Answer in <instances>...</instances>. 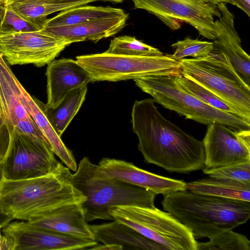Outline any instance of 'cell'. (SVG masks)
Segmentation results:
<instances>
[{
  "mask_svg": "<svg viewBox=\"0 0 250 250\" xmlns=\"http://www.w3.org/2000/svg\"><path fill=\"white\" fill-rule=\"evenodd\" d=\"M13 219V217L4 210L0 202V228L5 227Z\"/></svg>",
  "mask_w": 250,
  "mask_h": 250,
  "instance_id": "e575fe53",
  "label": "cell"
},
{
  "mask_svg": "<svg viewBox=\"0 0 250 250\" xmlns=\"http://www.w3.org/2000/svg\"><path fill=\"white\" fill-rule=\"evenodd\" d=\"M153 99L135 101L132 106L133 131L144 161L170 172L187 173L204 168L202 141L166 119Z\"/></svg>",
  "mask_w": 250,
  "mask_h": 250,
  "instance_id": "6da1fadb",
  "label": "cell"
},
{
  "mask_svg": "<svg viewBox=\"0 0 250 250\" xmlns=\"http://www.w3.org/2000/svg\"><path fill=\"white\" fill-rule=\"evenodd\" d=\"M109 54L130 56H157L164 54L158 49L137 40L125 35L111 40L108 49Z\"/></svg>",
  "mask_w": 250,
  "mask_h": 250,
  "instance_id": "484cf974",
  "label": "cell"
},
{
  "mask_svg": "<svg viewBox=\"0 0 250 250\" xmlns=\"http://www.w3.org/2000/svg\"><path fill=\"white\" fill-rule=\"evenodd\" d=\"M70 45L45 29L22 33L0 31V54L9 64H48Z\"/></svg>",
  "mask_w": 250,
  "mask_h": 250,
  "instance_id": "8fae6325",
  "label": "cell"
},
{
  "mask_svg": "<svg viewBox=\"0 0 250 250\" xmlns=\"http://www.w3.org/2000/svg\"><path fill=\"white\" fill-rule=\"evenodd\" d=\"M48 107H56L71 91L87 86L92 82L87 71L76 60L71 59L54 60L47 64Z\"/></svg>",
  "mask_w": 250,
  "mask_h": 250,
  "instance_id": "9a60e30c",
  "label": "cell"
},
{
  "mask_svg": "<svg viewBox=\"0 0 250 250\" xmlns=\"http://www.w3.org/2000/svg\"><path fill=\"white\" fill-rule=\"evenodd\" d=\"M181 75L206 88L250 122V87L223 53L179 61Z\"/></svg>",
  "mask_w": 250,
  "mask_h": 250,
  "instance_id": "5b68a950",
  "label": "cell"
},
{
  "mask_svg": "<svg viewBox=\"0 0 250 250\" xmlns=\"http://www.w3.org/2000/svg\"></svg>",
  "mask_w": 250,
  "mask_h": 250,
  "instance_id": "7bdbcfd3",
  "label": "cell"
},
{
  "mask_svg": "<svg viewBox=\"0 0 250 250\" xmlns=\"http://www.w3.org/2000/svg\"><path fill=\"white\" fill-rule=\"evenodd\" d=\"M95 166L88 157H84L70 176L72 185L86 198L81 205L87 222L97 219L114 221L109 209L117 206L155 207L156 193L127 182L97 174Z\"/></svg>",
  "mask_w": 250,
  "mask_h": 250,
  "instance_id": "277c9868",
  "label": "cell"
},
{
  "mask_svg": "<svg viewBox=\"0 0 250 250\" xmlns=\"http://www.w3.org/2000/svg\"><path fill=\"white\" fill-rule=\"evenodd\" d=\"M9 64L0 54V100L5 123L14 128L21 120H31L20 97V90Z\"/></svg>",
  "mask_w": 250,
  "mask_h": 250,
  "instance_id": "44dd1931",
  "label": "cell"
},
{
  "mask_svg": "<svg viewBox=\"0 0 250 250\" xmlns=\"http://www.w3.org/2000/svg\"><path fill=\"white\" fill-rule=\"evenodd\" d=\"M126 14L119 8L86 4L60 11L56 16L47 19L44 28L71 25L93 20L122 17Z\"/></svg>",
  "mask_w": 250,
  "mask_h": 250,
  "instance_id": "7402d4cb",
  "label": "cell"
},
{
  "mask_svg": "<svg viewBox=\"0 0 250 250\" xmlns=\"http://www.w3.org/2000/svg\"><path fill=\"white\" fill-rule=\"evenodd\" d=\"M0 228V250H15L14 241L10 237L2 235Z\"/></svg>",
  "mask_w": 250,
  "mask_h": 250,
  "instance_id": "836d02e7",
  "label": "cell"
},
{
  "mask_svg": "<svg viewBox=\"0 0 250 250\" xmlns=\"http://www.w3.org/2000/svg\"><path fill=\"white\" fill-rule=\"evenodd\" d=\"M103 1H110V2H113L115 3H121L125 1V0H101Z\"/></svg>",
  "mask_w": 250,
  "mask_h": 250,
  "instance_id": "ab89813d",
  "label": "cell"
},
{
  "mask_svg": "<svg viewBox=\"0 0 250 250\" xmlns=\"http://www.w3.org/2000/svg\"><path fill=\"white\" fill-rule=\"evenodd\" d=\"M94 239L104 244H114L123 250H165L161 245L149 239L132 228L116 220L89 225Z\"/></svg>",
  "mask_w": 250,
  "mask_h": 250,
  "instance_id": "ffe728a7",
  "label": "cell"
},
{
  "mask_svg": "<svg viewBox=\"0 0 250 250\" xmlns=\"http://www.w3.org/2000/svg\"><path fill=\"white\" fill-rule=\"evenodd\" d=\"M87 91V86L71 91L54 108L48 107L44 104L45 115L60 137L79 111L85 100Z\"/></svg>",
  "mask_w": 250,
  "mask_h": 250,
  "instance_id": "cb8c5ba5",
  "label": "cell"
},
{
  "mask_svg": "<svg viewBox=\"0 0 250 250\" xmlns=\"http://www.w3.org/2000/svg\"><path fill=\"white\" fill-rule=\"evenodd\" d=\"M97 174L117 179L164 196L186 189V183L146 171L133 163L113 158H104L96 165Z\"/></svg>",
  "mask_w": 250,
  "mask_h": 250,
  "instance_id": "5bb4252c",
  "label": "cell"
},
{
  "mask_svg": "<svg viewBox=\"0 0 250 250\" xmlns=\"http://www.w3.org/2000/svg\"><path fill=\"white\" fill-rule=\"evenodd\" d=\"M43 28V26L23 18L4 3L0 4V31L22 33Z\"/></svg>",
  "mask_w": 250,
  "mask_h": 250,
  "instance_id": "f1b7e54d",
  "label": "cell"
},
{
  "mask_svg": "<svg viewBox=\"0 0 250 250\" xmlns=\"http://www.w3.org/2000/svg\"><path fill=\"white\" fill-rule=\"evenodd\" d=\"M133 80L155 103L186 119L206 125L219 123L234 131L250 129V122L217 109L184 90L175 81V75L148 76Z\"/></svg>",
  "mask_w": 250,
  "mask_h": 250,
  "instance_id": "8992f818",
  "label": "cell"
},
{
  "mask_svg": "<svg viewBox=\"0 0 250 250\" xmlns=\"http://www.w3.org/2000/svg\"><path fill=\"white\" fill-rule=\"evenodd\" d=\"M216 5L221 16L215 20L218 35L213 41L212 52L226 54L234 67L250 85V58L242 48L241 39L234 25V15L226 3L221 2Z\"/></svg>",
  "mask_w": 250,
  "mask_h": 250,
  "instance_id": "2e32d148",
  "label": "cell"
},
{
  "mask_svg": "<svg viewBox=\"0 0 250 250\" xmlns=\"http://www.w3.org/2000/svg\"><path fill=\"white\" fill-rule=\"evenodd\" d=\"M81 204L64 206L40 214L27 222L33 226L51 231L95 239Z\"/></svg>",
  "mask_w": 250,
  "mask_h": 250,
  "instance_id": "e0dca14e",
  "label": "cell"
},
{
  "mask_svg": "<svg viewBox=\"0 0 250 250\" xmlns=\"http://www.w3.org/2000/svg\"><path fill=\"white\" fill-rule=\"evenodd\" d=\"M207 242L197 241V250H250V242L243 234L225 229Z\"/></svg>",
  "mask_w": 250,
  "mask_h": 250,
  "instance_id": "83f0119b",
  "label": "cell"
},
{
  "mask_svg": "<svg viewBox=\"0 0 250 250\" xmlns=\"http://www.w3.org/2000/svg\"><path fill=\"white\" fill-rule=\"evenodd\" d=\"M76 60L89 74L92 82H118L148 76L181 75L179 61L170 55L130 56L105 52L76 57Z\"/></svg>",
  "mask_w": 250,
  "mask_h": 250,
  "instance_id": "52a82bcc",
  "label": "cell"
},
{
  "mask_svg": "<svg viewBox=\"0 0 250 250\" xmlns=\"http://www.w3.org/2000/svg\"><path fill=\"white\" fill-rule=\"evenodd\" d=\"M3 3L23 18L44 27L49 15L85 5L79 2L56 4L42 0H6Z\"/></svg>",
  "mask_w": 250,
  "mask_h": 250,
  "instance_id": "d4e9b609",
  "label": "cell"
},
{
  "mask_svg": "<svg viewBox=\"0 0 250 250\" xmlns=\"http://www.w3.org/2000/svg\"><path fill=\"white\" fill-rule=\"evenodd\" d=\"M90 250H122V248L117 245L114 244H104L100 245L98 244L92 248Z\"/></svg>",
  "mask_w": 250,
  "mask_h": 250,
  "instance_id": "74e56055",
  "label": "cell"
},
{
  "mask_svg": "<svg viewBox=\"0 0 250 250\" xmlns=\"http://www.w3.org/2000/svg\"><path fill=\"white\" fill-rule=\"evenodd\" d=\"M211 1L215 4L222 2L226 4L229 3L234 5V2L233 0H211Z\"/></svg>",
  "mask_w": 250,
  "mask_h": 250,
  "instance_id": "f35d334b",
  "label": "cell"
},
{
  "mask_svg": "<svg viewBox=\"0 0 250 250\" xmlns=\"http://www.w3.org/2000/svg\"><path fill=\"white\" fill-rule=\"evenodd\" d=\"M186 189L196 193L250 202V185L209 177L186 183Z\"/></svg>",
  "mask_w": 250,
  "mask_h": 250,
  "instance_id": "603a6c76",
  "label": "cell"
},
{
  "mask_svg": "<svg viewBox=\"0 0 250 250\" xmlns=\"http://www.w3.org/2000/svg\"><path fill=\"white\" fill-rule=\"evenodd\" d=\"M2 231L14 241L15 250H90L98 244L95 239L51 231L27 221L9 223Z\"/></svg>",
  "mask_w": 250,
  "mask_h": 250,
  "instance_id": "4fadbf2b",
  "label": "cell"
},
{
  "mask_svg": "<svg viewBox=\"0 0 250 250\" xmlns=\"http://www.w3.org/2000/svg\"><path fill=\"white\" fill-rule=\"evenodd\" d=\"M5 1L6 0H0V4H3Z\"/></svg>",
  "mask_w": 250,
  "mask_h": 250,
  "instance_id": "b9f144b4",
  "label": "cell"
},
{
  "mask_svg": "<svg viewBox=\"0 0 250 250\" xmlns=\"http://www.w3.org/2000/svg\"><path fill=\"white\" fill-rule=\"evenodd\" d=\"M234 5L242 10L246 15L250 16V0H233Z\"/></svg>",
  "mask_w": 250,
  "mask_h": 250,
  "instance_id": "d590c367",
  "label": "cell"
},
{
  "mask_svg": "<svg viewBox=\"0 0 250 250\" xmlns=\"http://www.w3.org/2000/svg\"><path fill=\"white\" fill-rule=\"evenodd\" d=\"M210 177L250 185V160L212 169H202Z\"/></svg>",
  "mask_w": 250,
  "mask_h": 250,
  "instance_id": "4dcf8cb0",
  "label": "cell"
},
{
  "mask_svg": "<svg viewBox=\"0 0 250 250\" xmlns=\"http://www.w3.org/2000/svg\"><path fill=\"white\" fill-rule=\"evenodd\" d=\"M14 128L23 134L44 139L47 142L43 133L33 119L19 121Z\"/></svg>",
  "mask_w": 250,
  "mask_h": 250,
  "instance_id": "d6a6232c",
  "label": "cell"
},
{
  "mask_svg": "<svg viewBox=\"0 0 250 250\" xmlns=\"http://www.w3.org/2000/svg\"><path fill=\"white\" fill-rule=\"evenodd\" d=\"M61 164L45 140L14 128L8 150L0 162V176L9 180L42 177L55 172Z\"/></svg>",
  "mask_w": 250,
  "mask_h": 250,
  "instance_id": "9c48e42d",
  "label": "cell"
},
{
  "mask_svg": "<svg viewBox=\"0 0 250 250\" xmlns=\"http://www.w3.org/2000/svg\"><path fill=\"white\" fill-rule=\"evenodd\" d=\"M175 80L184 90L202 102L217 109L233 114L245 120L239 111L195 82L185 77L182 75H175Z\"/></svg>",
  "mask_w": 250,
  "mask_h": 250,
  "instance_id": "4316f807",
  "label": "cell"
},
{
  "mask_svg": "<svg viewBox=\"0 0 250 250\" xmlns=\"http://www.w3.org/2000/svg\"><path fill=\"white\" fill-rule=\"evenodd\" d=\"M202 142L205 150L203 169L250 160V129L234 131L222 124L212 123L208 125Z\"/></svg>",
  "mask_w": 250,
  "mask_h": 250,
  "instance_id": "7c38bea8",
  "label": "cell"
},
{
  "mask_svg": "<svg viewBox=\"0 0 250 250\" xmlns=\"http://www.w3.org/2000/svg\"><path fill=\"white\" fill-rule=\"evenodd\" d=\"M136 9L153 14L171 30L183 23L194 28L200 35L214 41L217 37L214 17L221 16L211 0H131Z\"/></svg>",
  "mask_w": 250,
  "mask_h": 250,
  "instance_id": "30bf717a",
  "label": "cell"
},
{
  "mask_svg": "<svg viewBox=\"0 0 250 250\" xmlns=\"http://www.w3.org/2000/svg\"><path fill=\"white\" fill-rule=\"evenodd\" d=\"M161 204L190 229L195 238L208 237L245 224L250 202L194 193L186 189L164 196Z\"/></svg>",
  "mask_w": 250,
  "mask_h": 250,
  "instance_id": "3957f363",
  "label": "cell"
},
{
  "mask_svg": "<svg viewBox=\"0 0 250 250\" xmlns=\"http://www.w3.org/2000/svg\"><path fill=\"white\" fill-rule=\"evenodd\" d=\"M171 46L175 49L171 57L177 61L188 56L194 58L205 57L209 55L213 50V42L193 39L189 37L178 41Z\"/></svg>",
  "mask_w": 250,
  "mask_h": 250,
  "instance_id": "f546056e",
  "label": "cell"
},
{
  "mask_svg": "<svg viewBox=\"0 0 250 250\" xmlns=\"http://www.w3.org/2000/svg\"><path fill=\"white\" fill-rule=\"evenodd\" d=\"M0 114L1 115H2V116L3 117V110H2L0 100Z\"/></svg>",
  "mask_w": 250,
  "mask_h": 250,
  "instance_id": "60d3db41",
  "label": "cell"
},
{
  "mask_svg": "<svg viewBox=\"0 0 250 250\" xmlns=\"http://www.w3.org/2000/svg\"><path fill=\"white\" fill-rule=\"evenodd\" d=\"M13 129L5 123L3 117L0 114V162L8 150Z\"/></svg>",
  "mask_w": 250,
  "mask_h": 250,
  "instance_id": "1f68e13d",
  "label": "cell"
},
{
  "mask_svg": "<svg viewBox=\"0 0 250 250\" xmlns=\"http://www.w3.org/2000/svg\"><path fill=\"white\" fill-rule=\"evenodd\" d=\"M70 169L61 164L53 173L34 178L0 179V202L14 219L28 221L52 209L82 204L85 197L72 185Z\"/></svg>",
  "mask_w": 250,
  "mask_h": 250,
  "instance_id": "7a4b0ae2",
  "label": "cell"
},
{
  "mask_svg": "<svg viewBox=\"0 0 250 250\" xmlns=\"http://www.w3.org/2000/svg\"><path fill=\"white\" fill-rule=\"evenodd\" d=\"M109 213L116 220L171 250H197L189 229L168 212L154 208L117 206Z\"/></svg>",
  "mask_w": 250,
  "mask_h": 250,
  "instance_id": "ba28073f",
  "label": "cell"
},
{
  "mask_svg": "<svg viewBox=\"0 0 250 250\" xmlns=\"http://www.w3.org/2000/svg\"><path fill=\"white\" fill-rule=\"evenodd\" d=\"M45 1L56 4H65L71 3H83L85 5L98 0H42Z\"/></svg>",
  "mask_w": 250,
  "mask_h": 250,
  "instance_id": "8d00e7d4",
  "label": "cell"
},
{
  "mask_svg": "<svg viewBox=\"0 0 250 250\" xmlns=\"http://www.w3.org/2000/svg\"><path fill=\"white\" fill-rule=\"evenodd\" d=\"M21 100L30 116L39 127L54 153L70 170L78 167L76 160L48 120L44 111V103L31 96L16 79Z\"/></svg>",
  "mask_w": 250,
  "mask_h": 250,
  "instance_id": "d6986e66",
  "label": "cell"
},
{
  "mask_svg": "<svg viewBox=\"0 0 250 250\" xmlns=\"http://www.w3.org/2000/svg\"><path fill=\"white\" fill-rule=\"evenodd\" d=\"M128 18L127 14L122 17L99 19L71 25L44 29L70 44L86 41L96 42L118 33L125 26Z\"/></svg>",
  "mask_w": 250,
  "mask_h": 250,
  "instance_id": "ac0fdd59",
  "label": "cell"
}]
</instances>
